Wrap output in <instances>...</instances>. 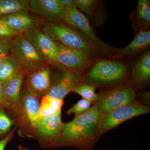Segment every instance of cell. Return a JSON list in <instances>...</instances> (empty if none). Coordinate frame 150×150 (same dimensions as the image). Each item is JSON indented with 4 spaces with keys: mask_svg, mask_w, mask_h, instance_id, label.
I'll use <instances>...</instances> for the list:
<instances>
[{
    "mask_svg": "<svg viewBox=\"0 0 150 150\" xmlns=\"http://www.w3.org/2000/svg\"><path fill=\"white\" fill-rule=\"evenodd\" d=\"M29 11L52 21H62L64 9L58 0H30Z\"/></svg>",
    "mask_w": 150,
    "mask_h": 150,
    "instance_id": "4fadbf2b",
    "label": "cell"
},
{
    "mask_svg": "<svg viewBox=\"0 0 150 150\" xmlns=\"http://www.w3.org/2000/svg\"><path fill=\"white\" fill-rule=\"evenodd\" d=\"M11 42V54L18 60L27 74L46 65L47 62L39 55L23 34L17 35Z\"/></svg>",
    "mask_w": 150,
    "mask_h": 150,
    "instance_id": "8992f818",
    "label": "cell"
},
{
    "mask_svg": "<svg viewBox=\"0 0 150 150\" xmlns=\"http://www.w3.org/2000/svg\"><path fill=\"white\" fill-rule=\"evenodd\" d=\"M18 35L0 18V39L10 40Z\"/></svg>",
    "mask_w": 150,
    "mask_h": 150,
    "instance_id": "4316f807",
    "label": "cell"
},
{
    "mask_svg": "<svg viewBox=\"0 0 150 150\" xmlns=\"http://www.w3.org/2000/svg\"><path fill=\"white\" fill-rule=\"evenodd\" d=\"M24 71H25L16 58L10 54L0 69V81L7 83Z\"/></svg>",
    "mask_w": 150,
    "mask_h": 150,
    "instance_id": "ffe728a7",
    "label": "cell"
},
{
    "mask_svg": "<svg viewBox=\"0 0 150 150\" xmlns=\"http://www.w3.org/2000/svg\"><path fill=\"white\" fill-rule=\"evenodd\" d=\"M56 43V64L69 69L82 71L91 65L93 58L87 53Z\"/></svg>",
    "mask_w": 150,
    "mask_h": 150,
    "instance_id": "9c48e42d",
    "label": "cell"
},
{
    "mask_svg": "<svg viewBox=\"0 0 150 150\" xmlns=\"http://www.w3.org/2000/svg\"><path fill=\"white\" fill-rule=\"evenodd\" d=\"M131 76L138 83H145L150 78V51L148 50L134 63L131 71Z\"/></svg>",
    "mask_w": 150,
    "mask_h": 150,
    "instance_id": "ac0fdd59",
    "label": "cell"
},
{
    "mask_svg": "<svg viewBox=\"0 0 150 150\" xmlns=\"http://www.w3.org/2000/svg\"><path fill=\"white\" fill-rule=\"evenodd\" d=\"M18 148L19 150H36L35 149H31L30 148L24 146L22 145H19L18 146Z\"/></svg>",
    "mask_w": 150,
    "mask_h": 150,
    "instance_id": "d6a6232c",
    "label": "cell"
},
{
    "mask_svg": "<svg viewBox=\"0 0 150 150\" xmlns=\"http://www.w3.org/2000/svg\"><path fill=\"white\" fill-rule=\"evenodd\" d=\"M150 46V31L141 30L126 47L118 49L116 56L118 58H131L139 54L149 48Z\"/></svg>",
    "mask_w": 150,
    "mask_h": 150,
    "instance_id": "e0dca14e",
    "label": "cell"
},
{
    "mask_svg": "<svg viewBox=\"0 0 150 150\" xmlns=\"http://www.w3.org/2000/svg\"><path fill=\"white\" fill-rule=\"evenodd\" d=\"M63 125L61 113L36 120L34 129L40 145L46 148L56 147Z\"/></svg>",
    "mask_w": 150,
    "mask_h": 150,
    "instance_id": "ba28073f",
    "label": "cell"
},
{
    "mask_svg": "<svg viewBox=\"0 0 150 150\" xmlns=\"http://www.w3.org/2000/svg\"><path fill=\"white\" fill-rule=\"evenodd\" d=\"M8 56H0V69L5 61L6 59L7 58Z\"/></svg>",
    "mask_w": 150,
    "mask_h": 150,
    "instance_id": "1f68e13d",
    "label": "cell"
},
{
    "mask_svg": "<svg viewBox=\"0 0 150 150\" xmlns=\"http://www.w3.org/2000/svg\"><path fill=\"white\" fill-rule=\"evenodd\" d=\"M26 85L40 97L47 95L51 87L50 68L44 66L28 74Z\"/></svg>",
    "mask_w": 150,
    "mask_h": 150,
    "instance_id": "9a60e30c",
    "label": "cell"
},
{
    "mask_svg": "<svg viewBox=\"0 0 150 150\" xmlns=\"http://www.w3.org/2000/svg\"><path fill=\"white\" fill-rule=\"evenodd\" d=\"M0 18L18 34L33 28H39L43 24L40 19L33 16L28 11H21L0 17Z\"/></svg>",
    "mask_w": 150,
    "mask_h": 150,
    "instance_id": "7c38bea8",
    "label": "cell"
},
{
    "mask_svg": "<svg viewBox=\"0 0 150 150\" xmlns=\"http://www.w3.org/2000/svg\"><path fill=\"white\" fill-rule=\"evenodd\" d=\"M29 1L0 0V17L21 11H29Z\"/></svg>",
    "mask_w": 150,
    "mask_h": 150,
    "instance_id": "44dd1931",
    "label": "cell"
},
{
    "mask_svg": "<svg viewBox=\"0 0 150 150\" xmlns=\"http://www.w3.org/2000/svg\"><path fill=\"white\" fill-rule=\"evenodd\" d=\"M13 120L7 115L5 109L0 107V136L3 137L10 131L14 123Z\"/></svg>",
    "mask_w": 150,
    "mask_h": 150,
    "instance_id": "d4e9b609",
    "label": "cell"
},
{
    "mask_svg": "<svg viewBox=\"0 0 150 150\" xmlns=\"http://www.w3.org/2000/svg\"><path fill=\"white\" fill-rule=\"evenodd\" d=\"M143 96L144 98L145 99H149L150 98V92H145L143 94Z\"/></svg>",
    "mask_w": 150,
    "mask_h": 150,
    "instance_id": "836d02e7",
    "label": "cell"
},
{
    "mask_svg": "<svg viewBox=\"0 0 150 150\" xmlns=\"http://www.w3.org/2000/svg\"><path fill=\"white\" fill-rule=\"evenodd\" d=\"M127 69L126 64L120 61L98 60L85 74L84 83L94 87L117 83L125 78Z\"/></svg>",
    "mask_w": 150,
    "mask_h": 150,
    "instance_id": "7a4b0ae2",
    "label": "cell"
},
{
    "mask_svg": "<svg viewBox=\"0 0 150 150\" xmlns=\"http://www.w3.org/2000/svg\"><path fill=\"white\" fill-rule=\"evenodd\" d=\"M26 72L20 73L12 80L4 84V93L6 101L9 105V110L20 115L21 88Z\"/></svg>",
    "mask_w": 150,
    "mask_h": 150,
    "instance_id": "2e32d148",
    "label": "cell"
},
{
    "mask_svg": "<svg viewBox=\"0 0 150 150\" xmlns=\"http://www.w3.org/2000/svg\"><path fill=\"white\" fill-rule=\"evenodd\" d=\"M135 90L129 85L118 86L98 95L95 103L100 114L110 112L135 100Z\"/></svg>",
    "mask_w": 150,
    "mask_h": 150,
    "instance_id": "52a82bcc",
    "label": "cell"
},
{
    "mask_svg": "<svg viewBox=\"0 0 150 150\" xmlns=\"http://www.w3.org/2000/svg\"><path fill=\"white\" fill-rule=\"evenodd\" d=\"M11 51V45L9 40L0 39V56H8Z\"/></svg>",
    "mask_w": 150,
    "mask_h": 150,
    "instance_id": "83f0119b",
    "label": "cell"
},
{
    "mask_svg": "<svg viewBox=\"0 0 150 150\" xmlns=\"http://www.w3.org/2000/svg\"><path fill=\"white\" fill-rule=\"evenodd\" d=\"M97 3V1L95 0H74L76 7L91 18L94 13Z\"/></svg>",
    "mask_w": 150,
    "mask_h": 150,
    "instance_id": "cb8c5ba5",
    "label": "cell"
},
{
    "mask_svg": "<svg viewBox=\"0 0 150 150\" xmlns=\"http://www.w3.org/2000/svg\"><path fill=\"white\" fill-rule=\"evenodd\" d=\"M41 30L55 42L83 51L93 58L97 55L98 52L93 46L81 33L64 23H48L43 25Z\"/></svg>",
    "mask_w": 150,
    "mask_h": 150,
    "instance_id": "3957f363",
    "label": "cell"
},
{
    "mask_svg": "<svg viewBox=\"0 0 150 150\" xmlns=\"http://www.w3.org/2000/svg\"><path fill=\"white\" fill-rule=\"evenodd\" d=\"M99 111L96 104L85 112L64 123L56 147L71 146L88 150L92 146L94 133L97 127Z\"/></svg>",
    "mask_w": 150,
    "mask_h": 150,
    "instance_id": "6da1fadb",
    "label": "cell"
},
{
    "mask_svg": "<svg viewBox=\"0 0 150 150\" xmlns=\"http://www.w3.org/2000/svg\"><path fill=\"white\" fill-rule=\"evenodd\" d=\"M60 69L59 75L47 95L63 100L75 86L80 83L82 71L69 69L62 66Z\"/></svg>",
    "mask_w": 150,
    "mask_h": 150,
    "instance_id": "8fae6325",
    "label": "cell"
},
{
    "mask_svg": "<svg viewBox=\"0 0 150 150\" xmlns=\"http://www.w3.org/2000/svg\"><path fill=\"white\" fill-rule=\"evenodd\" d=\"M92 102L89 100L82 99L78 101L67 111L69 115L74 114L75 116H78L85 112L91 107Z\"/></svg>",
    "mask_w": 150,
    "mask_h": 150,
    "instance_id": "484cf974",
    "label": "cell"
},
{
    "mask_svg": "<svg viewBox=\"0 0 150 150\" xmlns=\"http://www.w3.org/2000/svg\"><path fill=\"white\" fill-rule=\"evenodd\" d=\"M64 101L45 95L42 96L39 110L35 117V120L40 118L52 116L61 113Z\"/></svg>",
    "mask_w": 150,
    "mask_h": 150,
    "instance_id": "d6986e66",
    "label": "cell"
},
{
    "mask_svg": "<svg viewBox=\"0 0 150 150\" xmlns=\"http://www.w3.org/2000/svg\"><path fill=\"white\" fill-rule=\"evenodd\" d=\"M58 1L64 10L71 6L74 5V0H58Z\"/></svg>",
    "mask_w": 150,
    "mask_h": 150,
    "instance_id": "4dcf8cb0",
    "label": "cell"
},
{
    "mask_svg": "<svg viewBox=\"0 0 150 150\" xmlns=\"http://www.w3.org/2000/svg\"><path fill=\"white\" fill-rule=\"evenodd\" d=\"M15 131V129H13L10 131V132H9L6 136L0 140V150H5L7 145L12 139Z\"/></svg>",
    "mask_w": 150,
    "mask_h": 150,
    "instance_id": "f1b7e54d",
    "label": "cell"
},
{
    "mask_svg": "<svg viewBox=\"0 0 150 150\" xmlns=\"http://www.w3.org/2000/svg\"><path fill=\"white\" fill-rule=\"evenodd\" d=\"M71 92L79 95L83 99L91 102H96L98 98V94L96 93L95 87L84 83H78L72 90Z\"/></svg>",
    "mask_w": 150,
    "mask_h": 150,
    "instance_id": "603a6c76",
    "label": "cell"
},
{
    "mask_svg": "<svg viewBox=\"0 0 150 150\" xmlns=\"http://www.w3.org/2000/svg\"><path fill=\"white\" fill-rule=\"evenodd\" d=\"M40 97L25 85L20 96L21 116L35 129V118L37 115Z\"/></svg>",
    "mask_w": 150,
    "mask_h": 150,
    "instance_id": "5bb4252c",
    "label": "cell"
},
{
    "mask_svg": "<svg viewBox=\"0 0 150 150\" xmlns=\"http://www.w3.org/2000/svg\"><path fill=\"white\" fill-rule=\"evenodd\" d=\"M47 63L56 64L57 44L39 28H33L23 33Z\"/></svg>",
    "mask_w": 150,
    "mask_h": 150,
    "instance_id": "30bf717a",
    "label": "cell"
},
{
    "mask_svg": "<svg viewBox=\"0 0 150 150\" xmlns=\"http://www.w3.org/2000/svg\"><path fill=\"white\" fill-rule=\"evenodd\" d=\"M62 21L81 31L83 36L91 44L98 53L115 55L117 54L118 49L109 46L96 36L86 17L81 13L75 5L65 9Z\"/></svg>",
    "mask_w": 150,
    "mask_h": 150,
    "instance_id": "277c9868",
    "label": "cell"
},
{
    "mask_svg": "<svg viewBox=\"0 0 150 150\" xmlns=\"http://www.w3.org/2000/svg\"><path fill=\"white\" fill-rule=\"evenodd\" d=\"M137 19L143 28L149 27L150 25V1L139 0L137 8Z\"/></svg>",
    "mask_w": 150,
    "mask_h": 150,
    "instance_id": "7402d4cb",
    "label": "cell"
},
{
    "mask_svg": "<svg viewBox=\"0 0 150 150\" xmlns=\"http://www.w3.org/2000/svg\"><path fill=\"white\" fill-rule=\"evenodd\" d=\"M150 111L149 107L134 100L110 112L99 114L97 127L100 132H105L129 119L149 113Z\"/></svg>",
    "mask_w": 150,
    "mask_h": 150,
    "instance_id": "5b68a950",
    "label": "cell"
},
{
    "mask_svg": "<svg viewBox=\"0 0 150 150\" xmlns=\"http://www.w3.org/2000/svg\"><path fill=\"white\" fill-rule=\"evenodd\" d=\"M0 107L4 109H9V105L6 101L4 93V84L0 81Z\"/></svg>",
    "mask_w": 150,
    "mask_h": 150,
    "instance_id": "f546056e",
    "label": "cell"
}]
</instances>
